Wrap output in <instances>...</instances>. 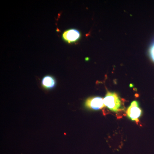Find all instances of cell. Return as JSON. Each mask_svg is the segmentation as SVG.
<instances>
[{
    "label": "cell",
    "instance_id": "3957f363",
    "mask_svg": "<svg viewBox=\"0 0 154 154\" xmlns=\"http://www.w3.org/2000/svg\"><path fill=\"white\" fill-rule=\"evenodd\" d=\"M85 106L88 109L93 110H101L105 107L104 99L99 96L90 97L86 99Z\"/></svg>",
    "mask_w": 154,
    "mask_h": 154
},
{
    "label": "cell",
    "instance_id": "8992f818",
    "mask_svg": "<svg viewBox=\"0 0 154 154\" xmlns=\"http://www.w3.org/2000/svg\"><path fill=\"white\" fill-rule=\"evenodd\" d=\"M150 55L152 59L154 62V41L150 48Z\"/></svg>",
    "mask_w": 154,
    "mask_h": 154
},
{
    "label": "cell",
    "instance_id": "7a4b0ae2",
    "mask_svg": "<svg viewBox=\"0 0 154 154\" xmlns=\"http://www.w3.org/2000/svg\"><path fill=\"white\" fill-rule=\"evenodd\" d=\"M126 113L128 118L138 124L140 122L139 119L142 114V110L139 107L138 102L134 101L128 108Z\"/></svg>",
    "mask_w": 154,
    "mask_h": 154
},
{
    "label": "cell",
    "instance_id": "5b68a950",
    "mask_svg": "<svg viewBox=\"0 0 154 154\" xmlns=\"http://www.w3.org/2000/svg\"><path fill=\"white\" fill-rule=\"evenodd\" d=\"M41 85L42 88L45 90H52L56 86V80L54 77L46 75L42 79Z\"/></svg>",
    "mask_w": 154,
    "mask_h": 154
},
{
    "label": "cell",
    "instance_id": "277c9868",
    "mask_svg": "<svg viewBox=\"0 0 154 154\" xmlns=\"http://www.w3.org/2000/svg\"><path fill=\"white\" fill-rule=\"evenodd\" d=\"M80 36L81 34L79 31L76 29L67 30L63 34V38L64 40L68 43L75 42L79 39Z\"/></svg>",
    "mask_w": 154,
    "mask_h": 154
},
{
    "label": "cell",
    "instance_id": "6da1fadb",
    "mask_svg": "<svg viewBox=\"0 0 154 154\" xmlns=\"http://www.w3.org/2000/svg\"><path fill=\"white\" fill-rule=\"evenodd\" d=\"M104 102L105 107L113 112L117 113L123 109L121 99L114 92H107L104 98Z\"/></svg>",
    "mask_w": 154,
    "mask_h": 154
}]
</instances>
